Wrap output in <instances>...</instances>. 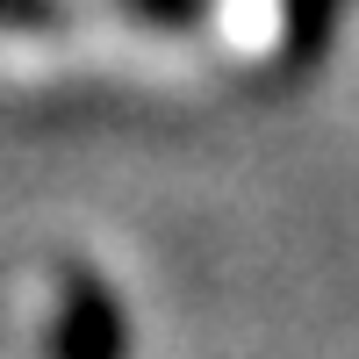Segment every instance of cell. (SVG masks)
Here are the masks:
<instances>
[{"mask_svg": "<svg viewBox=\"0 0 359 359\" xmlns=\"http://www.w3.org/2000/svg\"><path fill=\"white\" fill-rule=\"evenodd\" d=\"M123 352V323H115L108 294L94 280H65V302L50 323V359H115Z\"/></svg>", "mask_w": 359, "mask_h": 359, "instance_id": "obj_1", "label": "cell"}]
</instances>
